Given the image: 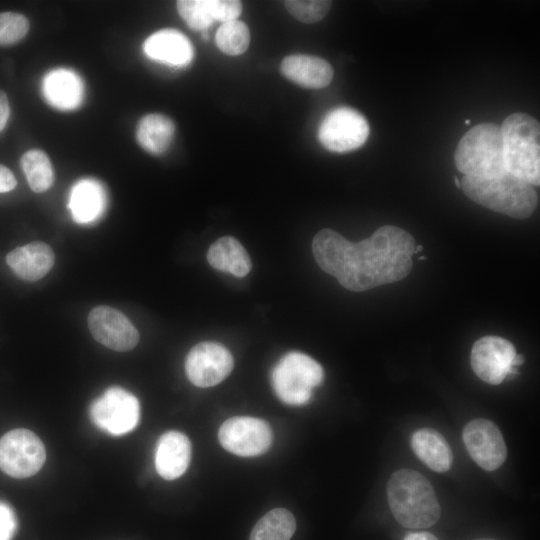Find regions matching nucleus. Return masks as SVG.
I'll list each match as a JSON object with an SVG mask.
<instances>
[{
    "label": "nucleus",
    "instance_id": "f257e3e1",
    "mask_svg": "<svg viewBox=\"0 0 540 540\" xmlns=\"http://www.w3.org/2000/svg\"><path fill=\"white\" fill-rule=\"evenodd\" d=\"M415 246L410 233L392 225L378 228L357 243L328 228L312 241L318 266L355 292L404 279L412 269Z\"/></svg>",
    "mask_w": 540,
    "mask_h": 540
},
{
    "label": "nucleus",
    "instance_id": "f03ea898",
    "mask_svg": "<svg viewBox=\"0 0 540 540\" xmlns=\"http://www.w3.org/2000/svg\"><path fill=\"white\" fill-rule=\"evenodd\" d=\"M387 500L397 522L406 528L420 529L434 525L441 509L434 488L421 473L400 469L389 478Z\"/></svg>",
    "mask_w": 540,
    "mask_h": 540
},
{
    "label": "nucleus",
    "instance_id": "7ed1b4c3",
    "mask_svg": "<svg viewBox=\"0 0 540 540\" xmlns=\"http://www.w3.org/2000/svg\"><path fill=\"white\" fill-rule=\"evenodd\" d=\"M460 185L474 202L512 218H528L537 207L533 185L510 173L491 178L464 176Z\"/></svg>",
    "mask_w": 540,
    "mask_h": 540
},
{
    "label": "nucleus",
    "instance_id": "20e7f679",
    "mask_svg": "<svg viewBox=\"0 0 540 540\" xmlns=\"http://www.w3.org/2000/svg\"><path fill=\"white\" fill-rule=\"evenodd\" d=\"M501 128L507 172L530 183L540 184V125L532 116L513 113Z\"/></svg>",
    "mask_w": 540,
    "mask_h": 540
},
{
    "label": "nucleus",
    "instance_id": "39448f33",
    "mask_svg": "<svg viewBox=\"0 0 540 540\" xmlns=\"http://www.w3.org/2000/svg\"><path fill=\"white\" fill-rule=\"evenodd\" d=\"M454 160L464 176L491 178L508 173L501 128L493 123L474 126L459 141Z\"/></svg>",
    "mask_w": 540,
    "mask_h": 540
},
{
    "label": "nucleus",
    "instance_id": "423d86ee",
    "mask_svg": "<svg viewBox=\"0 0 540 540\" xmlns=\"http://www.w3.org/2000/svg\"><path fill=\"white\" fill-rule=\"evenodd\" d=\"M272 386L277 396L289 405L306 404L314 387L324 379L322 366L301 352L284 355L272 371Z\"/></svg>",
    "mask_w": 540,
    "mask_h": 540
},
{
    "label": "nucleus",
    "instance_id": "0eeeda50",
    "mask_svg": "<svg viewBox=\"0 0 540 540\" xmlns=\"http://www.w3.org/2000/svg\"><path fill=\"white\" fill-rule=\"evenodd\" d=\"M45 459L43 442L28 429H13L0 438V469L13 478L33 476Z\"/></svg>",
    "mask_w": 540,
    "mask_h": 540
},
{
    "label": "nucleus",
    "instance_id": "6e6552de",
    "mask_svg": "<svg viewBox=\"0 0 540 540\" xmlns=\"http://www.w3.org/2000/svg\"><path fill=\"white\" fill-rule=\"evenodd\" d=\"M90 416L99 429L120 436L132 431L138 425L140 404L132 393L113 386L93 401Z\"/></svg>",
    "mask_w": 540,
    "mask_h": 540
},
{
    "label": "nucleus",
    "instance_id": "1a4fd4ad",
    "mask_svg": "<svg viewBox=\"0 0 540 540\" xmlns=\"http://www.w3.org/2000/svg\"><path fill=\"white\" fill-rule=\"evenodd\" d=\"M366 118L351 107H337L327 113L318 129L319 142L332 152H349L361 147L369 136Z\"/></svg>",
    "mask_w": 540,
    "mask_h": 540
},
{
    "label": "nucleus",
    "instance_id": "9d476101",
    "mask_svg": "<svg viewBox=\"0 0 540 540\" xmlns=\"http://www.w3.org/2000/svg\"><path fill=\"white\" fill-rule=\"evenodd\" d=\"M218 439L225 450L238 456L254 457L268 451L273 434L269 424L260 418L236 416L220 426Z\"/></svg>",
    "mask_w": 540,
    "mask_h": 540
},
{
    "label": "nucleus",
    "instance_id": "9b49d317",
    "mask_svg": "<svg viewBox=\"0 0 540 540\" xmlns=\"http://www.w3.org/2000/svg\"><path fill=\"white\" fill-rule=\"evenodd\" d=\"M234 360L230 351L216 342H201L189 351L185 371L189 381L206 388L222 382L232 371Z\"/></svg>",
    "mask_w": 540,
    "mask_h": 540
},
{
    "label": "nucleus",
    "instance_id": "f8f14e48",
    "mask_svg": "<svg viewBox=\"0 0 540 540\" xmlns=\"http://www.w3.org/2000/svg\"><path fill=\"white\" fill-rule=\"evenodd\" d=\"M463 442L474 462L486 471L498 469L506 460L507 448L498 426L484 418L467 423Z\"/></svg>",
    "mask_w": 540,
    "mask_h": 540
},
{
    "label": "nucleus",
    "instance_id": "ddd939ff",
    "mask_svg": "<svg viewBox=\"0 0 540 540\" xmlns=\"http://www.w3.org/2000/svg\"><path fill=\"white\" fill-rule=\"evenodd\" d=\"M515 355V347L507 339L493 335L484 336L472 346L471 367L482 381L498 385L509 375Z\"/></svg>",
    "mask_w": 540,
    "mask_h": 540
},
{
    "label": "nucleus",
    "instance_id": "4468645a",
    "mask_svg": "<svg viewBox=\"0 0 540 540\" xmlns=\"http://www.w3.org/2000/svg\"><path fill=\"white\" fill-rule=\"evenodd\" d=\"M88 327L96 341L114 351H129L139 341L135 326L121 311L110 306L93 308L88 315Z\"/></svg>",
    "mask_w": 540,
    "mask_h": 540
},
{
    "label": "nucleus",
    "instance_id": "2eb2a0df",
    "mask_svg": "<svg viewBox=\"0 0 540 540\" xmlns=\"http://www.w3.org/2000/svg\"><path fill=\"white\" fill-rule=\"evenodd\" d=\"M191 460V443L178 431H168L160 436L155 449V468L166 480L179 478Z\"/></svg>",
    "mask_w": 540,
    "mask_h": 540
},
{
    "label": "nucleus",
    "instance_id": "dca6fc26",
    "mask_svg": "<svg viewBox=\"0 0 540 540\" xmlns=\"http://www.w3.org/2000/svg\"><path fill=\"white\" fill-rule=\"evenodd\" d=\"M55 255L52 248L40 241L20 246L9 252L6 263L20 279L34 282L44 277L53 267Z\"/></svg>",
    "mask_w": 540,
    "mask_h": 540
},
{
    "label": "nucleus",
    "instance_id": "f3484780",
    "mask_svg": "<svg viewBox=\"0 0 540 540\" xmlns=\"http://www.w3.org/2000/svg\"><path fill=\"white\" fill-rule=\"evenodd\" d=\"M280 71L291 82L308 89L324 88L333 78V68L325 59L306 54L285 57Z\"/></svg>",
    "mask_w": 540,
    "mask_h": 540
},
{
    "label": "nucleus",
    "instance_id": "a211bd4d",
    "mask_svg": "<svg viewBox=\"0 0 540 540\" xmlns=\"http://www.w3.org/2000/svg\"><path fill=\"white\" fill-rule=\"evenodd\" d=\"M146 55L156 61L183 66L193 57L190 40L174 29H162L149 36L143 45Z\"/></svg>",
    "mask_w": 540,
    "mask_h": 540
},
{
    "label": "nucleus",
    "instance_id": "6ab92c4d",
    "mask_svg": "<svg viewBox=\"0 0 540 540\" xmlns=\"http://www.w3.org/2000/svg\"><path fill=\"white\" fill-rule=\"evenodd\" d=\"M68 207L75 222L89 224L99 219L106 207V194L94 179L78 181L70 192Z\"/></svg>",
    "mask_w": 540,
    "mask_h": 540
},
{
    "label": "nucleus",
    "instance_id": "aec40b11",
    "mask_svg": "<svg viewBox=\"0 0 540 540\" xmlns=\"http://www.w3.org/2000/svg\"><path fill=\"white\" fill-rule=\"evenodd\" d=\"M43 94L52 106L58 109H73L83 98L81 79L71 70L55 69L43 80Z\"/></svg>",
    "mask_w": 540,
    "mask_h": 540
},
{
    "label": "nucleus",
    "instance_id": "412c9836",
    "mask_svg": "<svg viewBox=\"0 0 540 540\" xmlns=\"http://www.w3.org/2000/svg\"><path fill=\"white\" fill-rule=\"evenodd\" d=\"M411 447L415 455L431 470L446 472L453 463V453L446 439L438 431L423 428L413 433Z\"/></svg>",
    "mask_w": 540,
    "mask_h": 540
},
{
    "label": "nucleus",
    "instance_id": "4be33fe9",
    "mask_svg": "<svg viewBox=\"0 0 540 540\" xmlns=\"http://www.w3.org/2000/svg\"><path fill=\"white\" fill-rule=\"evenodd\" d=\"M207 260L214 269L240 278L246 276L252 268L247 251L232 236L217 239L208 249Z\"/></svg>",
    "mask_w": 540,
    "mask_h": 540
},
{
    "label": "nucleus",
    "instance_id": "5701e85b",
    "mask_svg": "<svg viewBox=\"0 0 540 540\" xmlns=\"http://www.w3.org/2000/svg\"><path fill=\"white\" fill-rule=\"evenodd\" d=\"M175 132L173 121L162 114H147L142 117L136 128L139 145L147 152L160 155L170 147Z\"/></svg>",
    "mask_w": 540,
    "mask_h": 540
},
{
    "label": "nucleus",
    "instance_id": "b1692460",
    "mask_svg": "<svg viewBox=\"0 0 540 540\" xmlns=\"http://www.w3.org/2000/svg\"><path fill=\"white\" fill-rule=\"evenodd\" d=\"M296 530L293 514L284 508L267 512L253 527L249 540H290Z\"/></svg>",
    "mask_w": 540,
    "mask_h": 540
},
{
    "label": "nucleus",
    "instance_id": "393cba45",
    "mask_svg": "<svg viewBox=\"0 0 540 540\" xmlns=\"http://www.w3.org/2000/svg\"><path fill=\"white\" fill-rule=\"evenodd\" d=\"M20 164L32 191L42 193L53 185V166L44 151L28 150L21 157Z\"/></svg>",
    "mask_w": 540,
    "mask_h": 540
},
{
    "label": "nucleus",
    "instance_id": "a878e982",
    "mask_svg": "<svg viewBox=\"0 0 540 540\" xmlns=\"http://www.w3.org/2000/svg\"><path fill=\"white\" fill-rule=\"evenodd\" d=\"M215 41L217 47L225 54L236 56L244 53L250 43V32L247 25L239 20L222 23L218 28Z\"/></svg>",
    "mask_w": 540,
    "mask_h": 540
},
{
    "label": "nucleus",
    "instance_id": "bb28decb",
    "mask_svg": "<svg viewBox=\"0 0 540 540\" xmlns=\"http://www.w3.org/2000/svg\"><path fill=\"white\" fill-rule=\"evenodd\" d=\"M176 6L179 15L193 30H206L214 21L208 0H180Z\"/></svg>",
    "mask_w": 540,
    "mask_h": 540
},
{
    "label": "nucleus",
    "instance_id": "cd10ccee",
    "mask_svg": "<svg viewBox=\"0 0 540 540\" xmlns=\"http://www.w3.org/2000/svg\"><path fill=\"white\" fill-rule=\"evenodd\" d=\"M288 12L303 23H315L323 19L331 8L326 0H288L284 2Z\"/></svg>",
    "mask_w": 540,
    "mask_h": 540
},
{
    "label": "nucleus",
    "instance_id": "c85d7f7f",
    "mask_svg": "<svg viewBox=\"0 0 540 540\" xmlns=\"http://www.w3.org/2000/svg\"><path fill=\"white\" fill-rule=\"evenodd\" d=\"M29 31L28 19L17 12L0 13V45H13L22 40Z\"/></svg>",
    "mask_w": 540,
    "mask_h": 540
},
{
    "label": "nucleus",
    "instance_id": "c756f323",
    "mask_svg": "<svg viewBox=\"0 0 540 540\" xmlns=\"http://www.w3.org/2000/svg\"><path fill=\"white\" fill-rule=\"evenodd\" d=\"M212 17L222 23L237 20L242 12V3L237 0H208Z\"/></svg>",
    "mask_w": 540,
    "mask_h": 540
},
{
    "label": "nucleus",
    "instance_id": "7c9ffc66",
    "mask_svg": "<svg viewBox=\"0 0 540 540\" xmlns=\"http://www.w3.org/2000/svg\"><path fill=\"white\" fill-rule=\"evenodd\" d=\"M16 529V518L9 505L0 501V540H11Z\"/></svg>",
    "mask_w": 540,
    "mask_h": 540
},
{
    "label": "nucleus",
    "instance_id": "2f4dec72",
    "mask_svg": "<svg viewBox=\"0 0 540 540\" xmlns=\"http://www.w3.org/2000/svg\"><path fill=\"white\" fill-rule=\"evenodd\" d=\"M17 185L14 174L5 166L0 164V193L9 192Z\"/></svg>",
    "mask_w": 540,
    "mask_h": 540
},
{
    "label": "nucleus",
    "instance_id": "473e14b6",
    "mask_svg": "<svg viewBox=\"0 0 540 540\" xmlns=\"http://www.w3.org/2000/svg\"><path fill=\"white\" fill-rule=\"evenodd\" d=\"M10 115V107L7 95L0 90V131L4 129Z\"/></svg>",
    "mask_w": 540,
    "mask_h": 540
},
{
    "label": "nucleus",
    "instance_id": "72a5a7b5",
    "mask_svg": "<svg viewBox=\"0 0 540 540\" xmlns=\"http://www.w3.org/2000/svg\"><path fill=\"white\" fill-rule=\"evenodd\" d=\"M404 540H439L435 535L429 532H411L406 534Z\"/></svg>",
    "mask_w": 540,
    "mask_h": 540
},
{
    "label": "nucleus",
    "instance_id": "f704fd0d",
    "mask_svg": "<svg viewBox=\"0 0 540 540\" xmlns=\"http://www.w3.org/2000/svg\"><path fill=\"white\" fill-rule=\"evenodd\" d=\"M525 361V358L522 354H516L512 360V367L517 368L518 366L522 365Z\"/></svg>",
    "mask_w": 540,
    "mask_h": 540
},
{
    "label": "nucleus",
    "instance_id": "c9c22d12",
    "mask_svg": "<svg viewBox=\"0 0 540 540\" xmlns=\"http://www.w3.org/2000/svg\"><path fill=\"white\" fill-rule=\"evenodd\" d=\"M424 249L423 245H416L414 249V253H419Z\"/></svg>",
    "mask_w": 540,
    "mask_h": 540
},
{
    "label": "nucleus",
    "instance_id": "e433bc0d",
    "mask_svg": "<svg viewBox=\"0 0 540 540\" xmlns=\"http://www.w3.org/2000/svg\"><path fill=\"white\" fill-rule=\"evenodd\" d=\"M454 182H455V184H456L459 188L461 187L460 181L458 180L457 177L454 178Z\"/></svg>",
    "mask_w": 540,
    "mask_h": 540
},
{
    "label": "nucleus",
    "instance_id": "4c0bfd02",
    "mask_svg": "<svg viewBox=\"0 0 540 540\" xmlns=\"http://www.w3.org/2000/svg\"><path fill=\"white\" fill-rule=\"evenodd\" d=\"M426 259H427L426 256H420V257L418 258V260H426Z\"/></svg>",
    "mask_w": 540,
    "mask_h": 540
},
{
    "label": "nucleus",
    "instance_id": "58836bf2",
    "mask_svg": "<svg viewBox=\"0 0 540 540\" xmlns=\"http://www.w3.org/2000/svg\"><path fill=\"white\" fill-rule=\"evenodd\" d=\"M476 540H495V539H491V538H481V539H476Z\"/></svg>",
    "mask_w": 540,
    "mask_h": 540
},
{
    "label": "nucleus",
    "instance_id": "ea45409f",
    "mask_svg": "<svg viewBox=\"0 0 540 540\" xmlns=\"http://www.w3.org/2000/svg\"><path fill=\"white\" fill-rule=\"evenodd\" d=\"M465 124H467V125L470 124V120L467 119V120L465 121Z\"/></svg>",
    "mask_w": 540,
    "mask_h": 540
}]
</instances>
